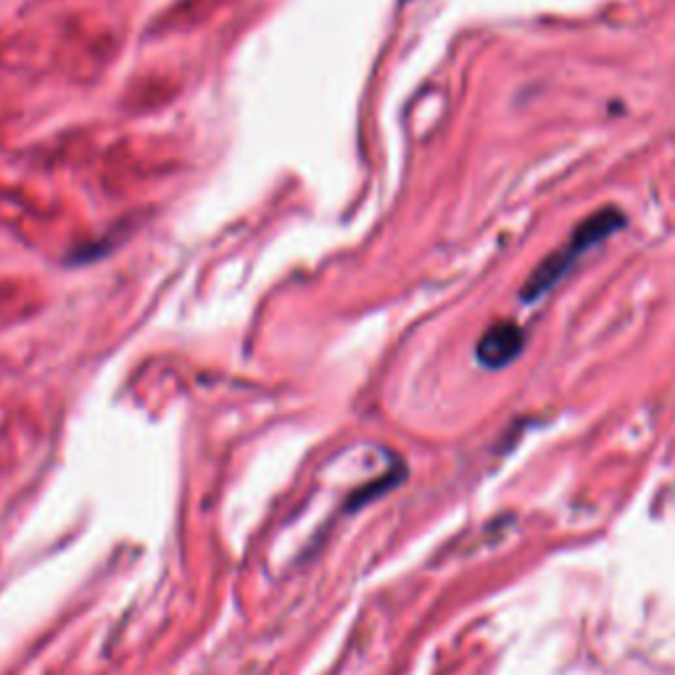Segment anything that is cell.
I'll return each instance as SVG.
<instances>
[{"instance_id":"6da1fadb","label":"cell","mask_w":675,"mask_h":675,"mask_svg":"<svg viewBox=\"0 0 675 675\" xmlns=\"http://www.w3.org/2000/svg\"><path fill=\"white\" fill-rule=\"evenodd\" d=\"M623 227H626V214L617 209V206H604V209L586 217L557 251L541 258L539 267L533 269V275L528 277L526 286H522L520 299L528 301V304L544 299L549 290L557 288V282L563 280V277L570 275V269L576 267L580 256L589 254L594 245L607 241L615 232H620Z\"/></svg>"},{"instance_id":"7a4b0ae2","label":"cell","mask_w":675,"mask_h":675,"mask_svg":"<svg viewBox=\"0 0 675 675\" xmlns=\"http://www.w3.org/2000/svg\"><path fill=\"white\" fill-rule=\"evenodd\" d=\"M526 351V330L517 322L498 320L483 333L475 346L478 362L485 370H504L517 362Z\"/></svg>"}]
</instances>
